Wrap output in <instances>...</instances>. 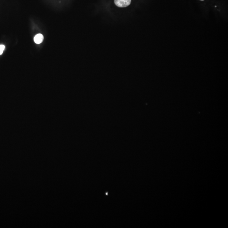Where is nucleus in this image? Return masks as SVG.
I'll use <instances>...</instances> for the list:
<instances>
[{
	"mask_svg": "<svg viewBox=\"0 0 228 228\" xmlns=\"http://www.w3.org/2000/svg\"><path fill=\"white\" fill-rule=\"evenodd\" d=\"M115 3L119 7H125L131 3V0H115Z\"/></svg>",
	"mask_w": 228,
	"mask_h": 228,
	"instance_id": "1",
	"label": "nucleus"
},
{
	"mask_svg": "<svg viewBox=\"0 0 228 228\" xmlns=\"http://www.w3.org/2000/svg\"><path fill=\"white\" fill-rule=\"evenodd\" d=\"M44 36L42 34H38L34 38V41L37 44H39L42 42Z\"/></svg>",
	"mask_w": 228,
	"mask_h": 228,
	"instance_id": "2",
	"label": "nucleus"
},
{
	"mask_svg": "<svg viewBox=\"0 0 228 228\" xmlns=\"http://www.w3.org/2000/svg\"><path fill=\"white\" fill-rule=\"evenodd\" d=\"M5 48V46L3 45H0V55H2V54H3Z\"/></svg>",
	"mask_w": 228,
	"mask_h": 228,
	"instance_id": "3",
	"label": "nucleus"
},
{
	"mask_svg": "<svg viewBox=\"0 0 228 228\" xmlns=\"http://www.w3.org/2000/svg\"><path fill=\"white\" fill-rule=\"evenodd\" d=\"M200 1H204V0H200Z\"/></svg>",
	"mask_w": 228,
	"mask_h": 228,
	"instance_id": "4",
	"label": "nucleus"
}]
</instances>
